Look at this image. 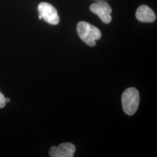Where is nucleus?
Instances as JSON below:
<instances>
[{"instance_id":"1","label":"nucleus","mask_w":157,"mask_h":157,"mask_svg":"<svg viewBox=\"0 0 157 157\" xmlns=\"http://www.w3.org/2000/svg\"><path fill=\"white\" fill-rule=\"evenodd\" d=\"M77 32L83 41L90 47L95 46V41L101 38L100 30L89 23L82 21L77 25Z\"/></svg>"},{"instance_id":"2","label":"nucleus","mask_w":157,"mask_h":157,"mask_svg":"<svg viewBox=\"0 0 157 157\" xmlns=\"http://www.w3.org/2000/svg\"><path fill=\"white\" fill-rule=\"evenodd\" d=\"M122 105L124 112L129 116L137 111L140 102V95L138 90L130 87L124 91L122 95Z\"/></svg>"},{"instance_id":"3","label":"nucleus","mask_w":157,"mask_h":157,"mask_svg":"<svg viewBox=\"0 0 157 157\" xmlns=\"http://www.w3.org/2000/svg\"><path fill=\"white\" fill-rule=\"evenodd\" d=\"M39 15L45 22L56 25L59 22V17L56 9L47 2H41L38 6Z\"/></svg>"},{"instance_id":"4","label":"nucleus","mask_w":157,"mask_h":157,"mask_svg":"<svg viewBox=\"0 0 157 157\" xmlns=\"http://www.w3.org/2000/svg\"><path fill=\"white\" fill-rule=\"evenodd\" d=\"M90 10L93 13L97 15L101 21L105 23H109L112 20L111 13L112 9L109 5L102 1H99L90 6Z\"/></svg>"},{"instance_id":"5","label":"nucleus","mask_w":157,"mask_h":157,"mask_svg":"<svg viewBox=\"0 0 157 157\" xmlns=\"http://www.w3.org/2000/svg\"><path fill=\"white\" fill-rule=\"evenodd\" d=\"M76 147L71 143H63L58 146H52L49 150L51 157H73Z\"/></svg>"},{"instance_id":"6","label":"nucleus","mask_w":157,"mask_h":157,"mask_svg":"<svg viewBox=\"0 0 157 157\" xmlns=\"http://www.w3.org/2000/svg\"><path fill=\"white\" fill-rule=\"evenodd\" d=\"M136 17L142 22H153L156 19L154 12L146 5L140 6L136 12Z\"/></svg>"},{"instance_id":"7","label":"nucleus","mask_w":157,"mask_h":157,"mask_svg":"<svg viewBox=\"0 0 157 157\" xmlns=\"http://www.w3.org/2000/svg\"><path fill=\"white\" fill-rule=\"evenodd\" d=\"M5 97L2 93L0 91V108H2L6 106V102Z\"/></svg>"},{"instance_id":"8","label":"nucleus","mask_w":157,"mask_h":157,"mask_svg":"<svg viewBox=\"0 0 157 157\" xmlns=\"http://www.w3.org/2000/svg\"><path fill=\"white\" fill-rule=\"evenodd\" d=\"M5 100H6V103L10 102V98H5Z\"/></svg>"},{"instance_id":"9","label":"nucleus","mask_w":157,"mask_h":157,"mask_svg":"<svg viewBox=\"0 0 157 157\" xmlns=\"http://www.w3.org/2000/svg\"><path fill=\"white\" fill-rule=\"evenodd\" d=\"M39 19H42V17H41V16H40V15H39Z\"/></svg>"},{"instance_id":"10","label":"nucleus","mask_w":157,"mask_h":157,"mask_svg":"<svg viewBox=\"0 0 157 157\" xmlns=\"http://www.w3.org/2000/svg\"><path fill=\"white\" fill-rule=\"evenodd\" d=\"M97 1H103V0H97Z\"/></svg>"}]
</instances>
